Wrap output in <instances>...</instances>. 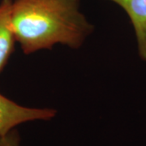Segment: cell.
Masks as SVG:
<instances>
[{
  "mask_svg": "<svg viewBox=\"0 0 146 146\" xmlns=\"http://www.w3.org/2000/svg\"><path fill=\"white\" fill-rule=\"evenodd\" d=\"M11 22L25 54L56 44L79 49L94 30L80 11V0H13Z\"/></svg>",
  "mask_w": 146,
  "mask_h": 146,
  "instance_id": "cell-1",
  "label": "cell"
},
{
  "mask_svg": "<svg viewBox=\"0 0 146 146\" xmlns=\"http://www.w3.org/2000/svg\"><path fill=\"white\" fill-rule=\"evenodd\" d=\"M56 115V110L23 106L0 94V136H4L21 123L50 120Z\"/></svg>",
  "mask_w": 146,
  "mask_h": 146,
  "instance_id": "cell-2",
  "label": "cell"
},
{
  "mask_svg": "<svg viewBox=\"0 0 146 146\" xmlns=\"http://www.w3.org/2000/svg\"><path fill=\"white\" fill-rule=\"evenodd\" d=\"M114 3L127 13L130 19L137 43L138 54L146 61V0H105Z\"/></svg>",
  "mask_w": 146,
  "mask_h": 146,
  "instance_id": "cell-3",
  "label": "cell"
},
{
  "mask_svg": "<svg viewBox=\"0 0 146 146\" xmlns=\"http://www.w3.org/2000/svg\"><path fill=\"white\" fill-rule=\"evenodd\" d=\"M12 2L13 0L0 2V73L14 52L16 42L11 22Z\"/></svg>",
  "mask_w": 146,
  "mask_h": 146,
  "instance_id": "cell-4",
  "label": "cell"
},
{
  "mask_svg": "<svg viewBox=\"0 0 146 146\" xmlns=\"http://www.w3.org/2000/svg\"><path fill=\"white\" fill-rule=\"evenodd\" d=\"M0 146H21V136L14 128L4 136H0Z\"/></svg>",
  "mask_w": 146,
  "mask_h": 146,
  "instance_id": "cell-5",
  "label": "cell"
}]
</instances>
